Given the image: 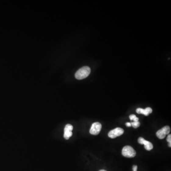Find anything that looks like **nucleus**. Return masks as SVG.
I'll return each mask as SVG.
<instances>
[{
	"instance_id": "nucleus-3",
	"label": "nucleus",
	"mask_w": 171,
	"mask_h": 171,
	"mask_svg": "<svg viewBox=\"0 0 171 171\" xmlns=\"http://www.w3.org/2000/svg\"><path fill=\"white\" fill-rule=\"evenodd\" d=\"M124 132V130L122 128L117 127V128L110 131L109 132L108 136L111 138H115L116 137H119L122 135H123Z\"/></svg>"
},
{
	"instance_id": "nucleus-5",
	"label": "nucleus",
	"mask_w": 171,
	"mask_h": 171,
	"mask_svg": "<svg viewBox=\"0 0 171 171\" xmlns=\"http://www.w3.org/2000/svg\"><path fill=\"white\" fill-rule=\"evenodd\" d=\"M73 127L70 124H67L64 128V137L65 139H68L72 136V131Z\"/></svg>"
},
{
	"instance_id": "nucleus-11",
	"label": "nucleus",
	"mask_w": 171,
	"mask_h": 171,
	"mask_svg": "<svg viewBox=\"0 0 171 171\" xmlns=\"http://www.w3.org/2000/svg\"><path fill=\"white\" fill-rule=\"evenodd\" d=\"M129 119L131 120H133L134 122L138 121L139 119L135 115H131L129 116Z\"/></svg>"
},
{
	"instance_id": "nucleus-10",
	"label": "nucleus",
	"mask_w": 171,
	"mask_h": 171,
	"mask_svg": "<svg viewBox=\"0 0 171 171\" xmlns=\"http://www.w3.org/2000/svg\"><path fill=\"white\" fill-rule=\"evenodd\" d=\"M131 126H132L134 128H137L139 127L140 125V122L139 121L133 122L132 123H131Z\"/></svg>"
},
{
	"instance_id": "nucleus-4",
	"label": "nucleus",
	"mask_w": 171,
	"mask_h": 171,
	"mask_svg": "<svg viewBox=\"0 0 171 171\" xmlns=\"http://www.w3.org/2000/svg\"><path fill=\"white\" fill-rule=\"evenodd\" d=\"M101 128H102L101 124L98 122H96V123H93L92 125L89 132L91 135H98L101 131Z\"/></svg>"
},
{
	"instance_id": "nucleus-2",
	"label": "nucleus",
	"mask_w": 171,
	"mask_h": 171,
	"mask_svg": "<svg viewBox=\"0 0 171 171\" xmlns=\"http://www.w3.org/2000/svg\"><path fill=\"white\" fill-rule=\"evenodd\" d=\"M122 154L123 156L127 158H132L135 157L136 155V152L133 148L130 146H126L124 147Z\"/></svg>"
},
{
	"instance_id": "nucleus-15",
	"label": "nucleus",
	"mask_w": 171,
	"mask_h": 171,
	"mask_svg": "<svg viewBox=\"0 0 171 171\" xmlns=\"http://www.w3.org/2000/svg\"><path fill=\"white\" fill-rule=\"evenodd\" d=\"M126 126H127V127H130V126H131V123H129V122L126 123Z\"/></svg>"
},
{
	"instance_id": "nucleus-6",
	"label": "nucleus",
	"mask_w": 171,
	"mask_h": 171,
	"mask_svg": "<svg viewBox=\"0 0 171 171\" xmlns=\"http://www.w3.org/2000/svg\"><path fill=\"white\" fill-rule=\"evenodd\" d=\"M136 112L138 114H143L144 116H148L149 115V114L152 113V109L150 108H147L144 109L141 108H138L137 109Z\"/></svg>"
},
{
	"instance_id": "nucleus-16",
	"label": "nucleus",
	"mask_w": 171,
	"mask_h": 171,
	"mask_svg": "<svg viewBox=\"0 0 171 171\" xmlns=\"http://www.w3.org/2000/svg\"><path fill=\"white\" fill-rule=\"evenodd\" d=\"M168 145H169V147H170V148H171V143H169L168 144Z\"/></svg>"
},
{
	"instance_id": "nucleus-12",
	"label": "nucleus",
	"mask_w": 171,
	"mask_h": 171,
	"mask_svg": "<svg viewBox=\"0 0 171 171\" xmlns=\"http://www.w3.org/2000/svg\"><path fill=\"white\" fill-rule=\"evenodd\" d=\"M144 138L143 137H139L138 139V142L140 144H142V143H143V141L144 140Z\"/></svg>"
},
{
	"instance_id": "nucleus-14",
	"label": "nucleus",
	"mask_w": 171,
	"mask_h": 171,
	"mask_svg": "<svg viewBox=\"0 0 171 171\" xmlns=\"http://www.w3.org/2000/svg\"><path fill=\"white\" fill-rule=\"evenodd\" d=\"M137 166H133V171H137Z\"/></svg>"
},
{
	"instance_id": "nucleus-13",
	"label": "nucleus",
	"mask_w": 171,
	"mask_h": 171,
	"mask_svg": "<svg viewBox=\"0 0 171 171\" xmlns=\"http://www.w3.org/2000/svg\"><path fill=\"white\" fill-rule=\"evenodd\" d=\"M167 141L169 143H171V135H169L167 137Z\"/></svg>"
},
{
	"instance_id": "nucleus-1",
	"label": "nucleus",
	"mask_w": 171,
	"mask_h": 171,
	"mask_svg": "<svg viewBox=\"0 0 171 171\" xmlns=\"http://www.w3.org/2000/svg\"><path fill=\"white\" fill-rule=\"evenodd\" d=\"M91 69L89 67L85 66L79 69L75 74V78L77 80H83L86 78L91 73Z\"/></svg>"
},
{
	"instance_id": "nucleus-8",
	"label": "nucleus",
	"mask_w": 171,
	"mask_h": 171,
	"mask_svg": "<svg viewBox=\"0 0 171 171\" xmlns=\"http://www.w3.org/2000/svg\"><path fill=\"white\" fill-rule=\"evenodd\" d=\"M156 136L159 139H162L166 137V134L162 129H161L158 130V131L156 132Z\"/></svg>"
},
{
	"instance_id": "nucleus-17",
	"label": "nucleus",
	"mask_w": 171,
	"mask_h": 171,
	"mask_svg": "<svg viewBox=\"0 0 171 171\" xmlns=\"http://www.w3.org/2000/svg\"><path fill=\"white\" fill-rule=\"evenodd\" d=\"M105 171V170H100V171Z\"/></svg>"
},
{
	"instance_id": "nucleus-9",
	"label": "nucleus",
	"mask_w": 171,
	"mask_h": 171,
	"mask_svg": "<svg viewBox=\"0 0 171 171\" xmlns=\"http://www.w3.org/2000/svg\"><path fill=\"white\" fill-rule=\"evenodd\" d=\"M162 129L164 131L166 135H168L169 133L170 132V131H171L170 127H169V126H164V127L162 128Z\"/></svg>"
},
{
	"instance_id": "nucleus-7",
	"label": "nucleus",
	"mask_w": 171,
	"mask_h": 171,
	"mask_svg": "<svg viewBox=\"0 0 171 171\" xmlns=\"http://www.w3.org/2000/svg\"><path fill=\"white\" fill-rule=\"evenodd\" d=\"M142 144H144V148L148 151H150L153 148V145L151 142L146 141L145 139L143 140Z\"/></svg>"
}]
</instances>
